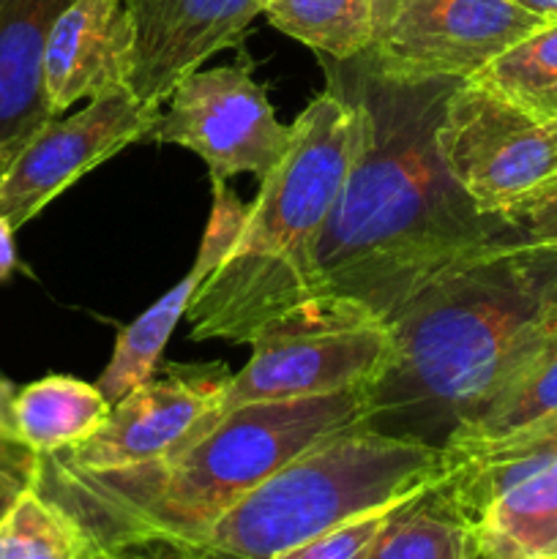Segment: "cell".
Masks as SVG:
<instances>
[{
	"instance_id": "obj_1",
	"label": "cell",
	"mask_w": 557,
	"mask_h": 559,
	"mask_svg": "<svg viewBox=\"0 0 557 559\" xmlns=\"http://www.w3.org/2000/svg\"><path fill=\"white\" fill-rule=\"evenodd\" d=\"M320 63L328 85L358 107L360 145L315 251L317 300L391 325L426 284L502 233L500 218L459 189L437 147L442 109L464 80L396 71L369 47Z\"/></svg>"
},
{
	"instance_id": "obj_2",
	"label": "cell",
	"mask_w": 557,
	"mask_h": 559,
	"mask_svg": "<svg viewBox=\"0 0 557 559\" xmlns=\"http://www.w3.org/2000/svg\"><path fill=\"white\" fill-rule=\"evenodd\" d=\"M366 426L440 448L557 342V249L486 246L426 284L388 325Z\"/></svg>"
},
{
	"instance_id": "obj_3",
	"label": "cell",
	"mask_w": 557,
	"mask_h": 559,
	"mask_svg": "<svg viewBox=\"0 0 557 559\" xmlns=\"http://www.w3.org/2000/svg\"><path fill=\"white\" fill-rule=\"evenodd\" d=\"M355 426H366V385L246 404L183 453L140 467L91 473L36 453L31 486L85 530L98 555L142 540L205 544L218 519L284 464Z\"/></svg>"
},
{
	"instance_id": "obj_4",
	"label": "cell",
	"mask_w": 557,
	"mask_h": 559,
	"mask_svg": "<svg viewBox=\"0 0 557 559\" xmlns=\"http://www.w3.org/2000/svg\"><path fill=\"white\" fill-rule=\"evenodd\" d=\"M360 145V112L325 85L289 126L276 167L260 180L246 224L191 300L194 342L251 344L265 328L317 304L315 251Z\"/></svg>"
},
{
	"instance_id": "obj_5",
	"label": "cell",
	"mask_w": 557,
	"mask_h": 559,
	"mask_svg": "<svg viewBox=\"0 0 557 559\" xmlns=\"http://www.w3.org/2000/svg\"><path fill=\"white\" fill-rule=\"evenodd\" d=\"M442 475L440 448L355 426L284 464L218 519L205 544L244 559H271L349 519L399 506Z\"/></svg>"
},
{
	"instance_id": "obj_6",
	"label": "cell",
	"mask_w": 557,
	"mask_h": 559,
	"mask_svg": "<svg viewBox=\"0 0 557 559\" xmlns=\"http://www.w3.org/2000/svg\"><path fill=\"white\" fill-rule=\"evenodd\" d=\"M251 349L249 364L233 374L222 404L186 435L175 453H183L246 404L293 402L369 385L386 366L391 331L355 306L317 300L265 328Z\"/></svg>"
},
{
	"instance_id": "obj_7",
	"label": "cell",
	"mask_w": 557,
	"mask_h": 559,
	"mask_svg": "<svg viewBox=\"0 0 557 559\" xmlns=\"http://www.w3.org/2000/svg\"><path fill=\"white\" fill-rule=\"evenodd\" d=\"M448 175L484 216L502 224L557 191V118L464 80L437 126Z\"/></svg>"
},
{
	"instance_id": "obj_8",
	"label": "cell",
	"mask_w": 557,
	"mask_h": 559,
	"mask_svg": "<svg viewBox=\"0 0 557 559\" xmlns=\"http://www.w3.org/2000/svg\"><path fill=\"white\" fill-rule=\"evenodd\" d=\"M167 102L169 109L145 140L197 153L211 183H227L235 175L262 180L289 142V126L278 123L268 91L254 80V60L246 52L233 66L197 69Z\"/></svg>"
},
{
	"instance_id": "obj_9",
	"label": "cell",
	"mask_w": 557,
	"mask_h": 559,
	"mask_svg": "<svg viewBox=\"0 0 557 559\" xmlns=\"http://www.w3.org/2000/svg\"><path fill=\"white\" fill-rule=\"evenodd\" d=\"M158 118L162 109L137 98L131 87H118L91 98L71 118L52 120L0 175V213L20 229L82 175L145 140Z\"/></svg>"
},
{
	"instance_id": "obj_10",
	"label": "cell",
	"mask_w": 557,
	"mask_h": 559,
	"mask_svg": "<svg viewBox=\"0 0 557 559\" xmlns=\"http://www.w3.org/2000/svg\"><path fill=\"white\" fill-rule=\"evenodd\" d=\"M229 374L224 364H167L112 404L96 435L66 451L47 453L91 473L140 467L167 459L191 429L222 404Z\"/></svg>"
},
{
	"instance_id": "obj_11",
	"label": "cell",
	"mask_w": 557,
	"mask_h": 559,
	"mask_svg": "<svg viewBox=\"0 0 557 559\" xmlns=\"http://www.w3.org/2000/svg\"><path fill=\"white\" fill-rule=\"evenodd\" d=\"M544 25L513 0H402L369 49L396 71L473 80Z\"/></svg>"
},
{
	"instance_id": "obj_12",
	"label": "cell",
	"mask_w": 557,
	"mask_h": 559,
	"mask_svg": "<svg viewBox=\"0 0 557 559\" xmlns=\"http://www.w3.org/2000/svg\"><path fill=\"white\" fill-rule=\"evenodd\" d=\"M137 27L131 93L162 107L211 55L238 47L260 0H126Z\"/></svg>"
},
{
	"instance_id": "obj_13",
	"label": "cell",
	"mask_w": 557,
	"mask_h": 559,
	"mask_svg": "<svg viewBox=\"0 0 557 559\" xmlns=\"http://www.w3.org/2000/svg\"><path fill=\"white\" fill-rule=\"evenodd\" d=\"M137 27L126 0H71L55 20L44 52V91L63 115L82 98L129 87Z\"/></svg>"
},
{
	"instance_id": "obj_14",
	"label": "cell",
	"mask_w": 557,
	"mask_h": 559,
	"mask_svg": "<svg viewBox=\"0 0 557 559\" xmlns=\"http://www.w3.org/2000/svg\"><path fill=\"white\" fill-rule=\"evenodd\" d=\"M213 186V205L208 216V227L202 233L200 251H197L194 267L186 273L183 282L164 293L156 306L137 317L131 325L120 328L118 342H115L109 366L98 377L96 388L104 393L109 404L120 402L129 391H134L140 382L156 371L158 358L164 353V344L169 342V333L180 322V317L189 311L197 289L202 287L208 276L222 265L224 257L233 249L235 238L246 224L249 207L227 189V183Z\"/></svg>"
},
{
	"instance_id": "obj_15",
	"label": "cell",
	"mask_w": 557,
	"mask_h": 559,
	"mask_svg": "<svg viewBox=\"0 0 557 559\" xmlns=\"http://www.w3.org/2000/svg\"><path fill=\"white\" fill-rule=\"evenodd\" d=\"M71 0H0V175L47 123L58 120L44 91V52Z\"/></svg>"
},
{
	"instance_id": "obj_16",
	"label": "cell",
	"mask_w": 557,
	"mask_h": 559,
	"mask_svg": "<svg viewBox=\"0 0 557 559\" xmlns=\"http://www.w3.org/2000/svg\"><path fill=\"white\" fill-rule=\"evenodd\" d=\"M473 540L486 559H557V459L489 502Z\"/></svg>"
},
{
	"instance_id": "obj_17",
	"label": "cell",
	"mask_w": 557,
	"mask_h": 559,
	"mask_svg": "<svg viewBox=\"0 0 557 559\" xmlns=\"http://www.w3.org/2000/svg\"><path fill=\"white\" fill-rule=\"evenodd\" d=\"M109 409L112 404L96 385L74 377H44L16 391V442L38 456L66 451L96 435Z\"/></svg>"
},
{
	"instance_id": "obj_18",
	"label": "cell",
	"mask_w": 557,
	"mask_h": 559,
	"mask_svg": "<svg viewBox=\"0 0 557 559\" xmlns=\"http://www.w3.org/2000/svg\"><path fill=\"white\" fill-rule=\"evenodd\" d=\"M470 524L437 495L435 484L396 506L382 524L369 559H470Z\"/></svg>"
},
{
	"instance_id": "obj_19",
	"label": "cell",
	"mask_w": 557,
	"mask_h": 559,
	"mask_svg": "<svg viewBox=\"0 0 557 559\" xmlns=\"http://www.w3.org/2000/svg\"><path fill=\"white\" fill-rule=\"evenodd\" d=\"M276 31L315 49L320 58L344 60L375 41L371 0H260Z\"/></svg>"
},
{
	"instance_id": "obj_20",
	"label": "cell",
	"mask_w": 557,
	"mask_h": 559,
	"mask_svg": "<svg viewBox=\"0 0 557 559\" xmlns=\"http://www.w3.org/2000/svg\"><path fill=\"white\" fill-rule=\"evenodd\" d=\"M0 559H102L85 530L27 486L0 522Z\"/></svg>"
},
{
	"instance_id": "obj_21",
	"label": "cell",
	"mask_w": 557,
	"mask_h": 559,
	"mask_svg": "<svg viewBox=\"0 0 557 559\" xmlns=\"http://www.w3.org/2000/svg\"><path fill=\"white\" fill-rule=\"evenodd\" d=\"M552 409H557V342H552L528 369L519 371L475 418L453 431L448 442L502 437L533 424Z\"/></svg>"
},
{
	"instance_id": "obj_22",
	"label": "cell",
	"mask_w": 557,
	"mask_h": 559,
	"mask_svg": "<svg viewBox=\"0 0 557 559\" xmlns=\"http://www.w3.org/2000/svg\"><path fill=\"white\" fill-rule=\"evenodd\" d=\"M475 82L495 87L517 102L538 96L541 91L557 82V22L541 27L522 44L508 49L502 58L486 66L481 74L473 76Z\"/></svg>"
},
{
	"instance_id": "obj_23",
	"label": "cell",
	"mask_w": 557,
	"mask_h": 559,
	"mask_svg": "<svg viewBox=\"0 0 557 559\" xmlns=\"http://www.w3.org/2000/svg\"><path fill=\"white\" fill-rule=\"evenodd\" d=\"M442 453L446 469L459 464H546L557 459V409L502 437L451 440Z\"/></svg>"
},
{
	"instance_id": "obj_24",
	"label": "cell",
	"mask_w": 557,
	"mask_h": 559,
	"mask_svg": "<svg viewBox=\"0 0 557 559\" xmlns=\"http://www.w3.org/2000/svg\"><path fill=\"white\" fill-rule=\"evenodd\" d=\"M393 508L396 506H386L364 513L358 519H349V522L339 524V527L328 530V533L315 535V538L304 540V544L278 551L271 559H369L371 546H375L377 535H380L382 524L388 522Z\"/></svg>"
},
{
	"instance_id": "obj_25",
	"label": "cell",
	"mask_w": 557,
	"mask_h": 559,
	"mask_svg": "<svg viewBox=\"0 0 557 559\" xmlns=\"http://www.w3.org/2000/svg\"><path fill=\"white\" fill-rule=\"evenodd\" d=\"M497 246H552L557 249V191L530 211L502 224Z\"/></svg>"
},
{
	"instance_id": "obj_26",
	"label": "cell",
	"mask_w": 557,
	"mask_h": 559,
	"mask_svg": "<svg viewBox=\"0 0 557 559\" xmlns=\"http://www.w3.org/2000/svg\"><path fill=\"white\" fill-rule=\"evenodd\" d=\"M33 462H36V453L27 451L25 445L0 440V522L14 508L22 491L31 486Z\"/></svg>"
},
{
	"instance_id": "obj_27",
	"label": "cell",
	"mask_w": 557,
	"mask_h": 559,
	"mask_svg": "<svg viewBox=\"0 0 557 559\" xmlns=\"http://www.w3.org/2000/svg\"><path fill=\"white\" fill-rule=\"evenodd\" d=\"M104 555L115 559H244L208 544H178V540H142L109 549ZM102 555V557H104Z\"/></svg>"
},
{
	"instance_id": "obj_28",
	"label": "cell",
	"mask_w": 557,
	"mask_h": 559,
	"mask_svg": "<svg viewBox=\"0 0 557 559\" xmlns=\"http://www.w3.org/2000/svg\"><path fill=\"white\" fill-rule=\"evenodd\" d=\"M14 233L16 229L11 227L9 218L0 213V282H9V278L14 276L16 265H20V260H16Z\"/></svg>"
},
{
	"instance_id": "obj_29",
	"label": "cell",
	"mask_w": 557,
	"mask_h": 559,
	"mask_svg": "<svg viewBox=\"0 0 557 559\" xmlns=\"http://www.w3.org/2000/svg\"><path fill=\"white\" fill-rule=\"evenodd\" d=\"M14 399H16L14 385L0 377V440H9V442H16Z\"/></svg>"
},
{
	"instance_id": "obj_30",
	"label": "cell",
	"mask_w": 557,
	"mask_h": 559,
	"mask_svg": "<svg viewBox=\"0 0 557 559\" xmlns=\"http://www.w3.org/2000/svg\"><path fill=\"white\" fill-rule=\"evenodd\" d=\"M399 3L402 0H371V20H375V38L386 31V25L391 22V16L396 14Z\"/></svg>"
},
{
	"instance_id": "obj_31",
	"label": "cell",
	"mask_w": 557,
	"mask_h": 559,
	"mask_svg": "<svg viewBox=\"0 0 557 559\" xmlns=\"http://www.w3.org/2000/svg\"><path fill=\"white\" fill-rule=\"evenodd\" d=\"M522 104H528V107L535 109V112L555 115L557 118V82L552 87H546V91H541L538 96L528 98V102H522Z\"/></svg>"
},
{
	"instance_id": "obj_32",
	"label": "cell",
	"mask_w": 557,
	"mask_h": 559,
	"mask_svg": "<svg viewBox=\"0 0 557 559\" xmlns=\"http://www.w3.org/2000/svg\"><path fill=\"white\" fill-rule=\"evenodd\" d=\"M513 3H519L530 14L541 16V20L557 22V0H513Z\"/></svg>"
},
{
	"instance_id": "obj_33",
	"label": "cell",
	"mask_w": 557,
	"mask_h": 559,
	"mask_svg": "<svg viewBox=\"0 0 557 559\" xmlns=\"http://www.w3.org/2000/svg\"><path fill=\"white\" fill-rule=\"evenodd\" d=\"M470 559H486L484 555H481V551H475V555L473 557H470Z\"/></svg>"
},
{
	"instance_id": "obj_34",
	"label": "cell",
	"mask_w": 557,
	"mask_h": 559,
	"mask_svg": "<svg viewBox=\"0 0 557 559\" xmlns=\"http://www.w3.org/2000/svg\"><path fill=\"white\" fill-rule=\"evenodd\" d=\"M102 559H115V557H109V555H104V557H102Z\"/></svg>"
}]
</instances>
